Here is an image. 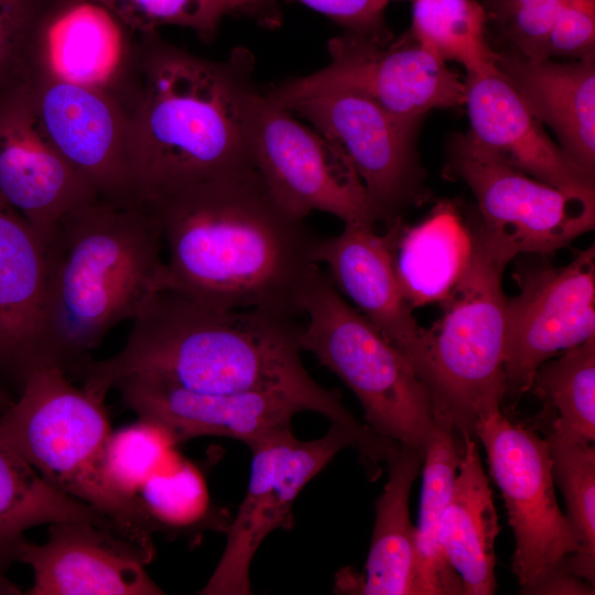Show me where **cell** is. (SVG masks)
<instances>
[{"label": "cell", "mask_w": 595, "mask_h": 595, "mask_svg": "<svg viewBox=\"0 0 595 595\" xmlns=\"http://www.w3.org/2000/svg\"><path fill=\"white\" fill-rule=\"evenodd\" d=\"M595 0H563L549 32L547 57L594 56Z\"/></svg>", "instance_id": "cell-37"}, {"label": "cell", "mask_w": 595, "mask_h": 595, "mask_svg": "<svg viewBox=\"0 0 595 595\" xmlns=\"http://www.w3.org/2000/svg\"><path fill=\"white\" fill-rule=\"evenodd\" d=\"M329 18L346 31L387 34L381 11L374 0H294Z\"/></svg>", "instance_id": "cell-38"}, {"label": "cell", "mask_w": 595, "mask_h": 595, "mask_svg": "<svg viewBox=\"0 0 595 595\" xmlns=\"http://www.w3.org/2000/svg\"><path fill=\"white\" fill-rule=\"evenodd\" d=\"M354 439L331 423L320 439L302 441L291 428L253 447L250 479L234 519L225 529L227 541L218 564L205 586V595L251 594V561L266 537L275 529H291L292 507L303 487Z\"/></svg>", "instance_id": "cell-13"}, {"label": "cell", "mask_w": 595, "mask_h": 595, "mask_svg": "<svg viewBox=\"0 0 595 595\" xmlns=\"http://www.w3.org/2000/svg\"><path fill=\"white\" fill-rule=\"evenodd\" d=\"M300 344L355 393L380 437L424 450L433 425L429 391L409 360L339 293L320 267L302 296Z\"/></svg>", "instance_id": "cell-7"}, {"label": "cell", "mask_w": 595, "mask_h": 595, "mask_svg": "<svg viewBox=\"0 0 595 595\" xmlns=\"http://www.w3.org/2000/svg\"><path fill=\"white\" fill-rule=\"evenodd\" d=\"M109 10L136 34L173 25L193 31L202 41L215 40L223 20L242 13L263 26L281 23L277 0H88Z\"/></svg>", "instance_id": "cell-31"}, {"label": "cell", "mask_w": 595, "mask_h": 595, "mask_svg": "<svg viewBox=\"0 0 595 595\" xmlns=\"http://www.w3.org/2000/svg\"><path fill=\"white\" fill-rule=\"evenodd\" d=\"M491 494L477 443L466 436L443 510L440 542L467 595H490L497 588L495 540L500 528Z\"/></svg>", "instance_id": "cell-23"}, {"label": "cell", "mask_w": 595, "mask_h": 595, "mask_svg": "<svg viewBox=\"0 0 595 595\" xmlns=\"http://www.w3.org/2000/svg\"><path fill=\"white\" fill-rule=\"evenodd\" d=\"M143 509L159 529H190L209 509L205 480L192 463L175 456L154 473L138 493Z\"/></svg>", "instance_id": "cell-34"}, {"label": "cell", "mask_w": 595, "mask_h": 595, "mask_svg": "<svg viewBox=\"0 0 595 595\" xmlns=\"http://www.w3.org/2000/svg\"><path fill=\"white\" fill-rule=\"evenodd\" d=\"M28 78L0 91V196L44 242L66 214L98 196L47 138Z\"/></svg>", "instance_id": "cell-16"}, {"label": "cell", "mask_w": 595, "mask_h": 595, "mask_svg": "<svg viewBox=\"0 0 595 595\" xmlns=\"http://www.w3.org/2000/svg\"><path fill=\"white\" fill-rule=\"evenodd\" d=\"M110 433L104 401L53 366L34 370L0 414V440L51 486L95 508L126 538L154 552L152 533L158 528L140 500L119 495L106 478Z\"/></svg>", "instance_id": "cell-5"}, {"label": "cell", "mask_w": 595, "mask_h": 595, "mask_svg": "<svg viewBox=\"0 0 595 595\" xmlns=\"http://www.w3.org/2000/svg\"><path fill=\"white\" fill-rule=\"evenodd\" d=\"M45 543L24 541L19 561L33 572L29 595H159L145 566L154 552L118 531L82 520L51 523Z\"/></svg>", "instance_id": "cell-17"}, {"label": "cell", "mask_w": 595, "mask_h": 595, "mask_svg": "<svg viewBox=\"0 0 595 595\" xmlns=\"http://www.w3.org/2000/svg\"><path fill=\"white\" fill-rule=\"evenodd\" d=\"M329 63L290 78L266 95L290 109L296 102L334 89L361 93L399 119L419 125L433 109L465 102L466 87L445 61L409 32L394 42L387 34L346 31L328 42Z\"/></svg>", "instance_id": "cell-9"}, {"label": "cell", "mask_w": 595, "mask_h": 595, "mask_svg": "<svg viewBox=\"0 0 595 595\" xmlns=\"http://www.w3.org/2000/svg\"><path fill=\"white\" fill-rule=\"evenodd\" d=\"M148 207L166 251L163 289L221 309L303 314L318 239L272 201L255 169Z\"/></svg>", "instance_id": "cell-3"}, {"label": "cell", "mask_w": 595, "mask_h": 595, "mask_svg": "<svg viewBox=\"0 0 595 595\" xmlns=\"http://www.w3.org/2000/svg\"><path fill=\"white\" fill-rule=\"evenodd\" d=\"M392 256L401 292L413 307L443 301L466 271L473 249L470 227L450 201L439 202L414 226L397 218Z\"/></svg>", "instance_id": "cell-24"}, {"label": "cell", "mask_w": 595, "mask_h": 595, "mask_svg": "<svg viewBox=\"0 0 595 595\" xmlns=\"http://www.w3.org/2000/svg\"><path fill=\"white\" fill-rule=\"evenodd\" d=\"M497 67L562 150L595 178L594 56L571 62L498 53Z\"/></svg>", "instance_id": "cell-22"}, {"label": "cell", "mask_w": 595, "mask_h": 595, "mask_svg": "<svg viewBox=\"0 0 595 595\" xmlns=\"http://www.w3.org/2000/svg\"><path fill=\"white\" fill-rule=\"evenodd\" d=\"M408 31L421 45L446 63H459L467 74L497 65L498 53L487 37V17L477 0H412Z\"/></svg>", "instance_id": "cell-30"}, {"label": "cell", "mask_w": 595, "mask_h": 595, "mask_svg": "<svg viewBox=\"0 0 595 595\" xmlns=\"http://www.w3.org/2000/svg\"><path fill=\"white\" fill-rule=\"evenodd\" d=\"M252 71L244 47L213 61L158 32L133 35L111 87L130 116L140 204L253 169L249 130L260 91Z\"/></svg>", "instance_id": "cell-2"}, {"label": "cell", "mask_w": 595, "mask_h": 595, "mask_svg": "<svg viewBox=\"0 0 595 595\" xmlns=\"http://www.w3.org/2000/svg\"><path fill=\"white\" fill-rule=\"evenodd\" d=\"M67 520L88 521L121 533L108 517L51 486L0 440V594L21 593L7 572L19 561L24 533L40 524Z\"/></svg>", "instance_id": "cell-27"}, {"label": "cell", "mask_w": 595, "mask_h": 595, "mask_svg": "<svg viewBox=\"0 0 595 595\" xmlns=\"http://www.w3.org/2000/svg\"><path fill=\"white\" fill-rule=\"evenodd\" d=\"M474 436L485 447L513 531L512 573L522 593L537 594L580 549L555 497L548 440L511 422L501 409L480 418Z\"/></svg>", "instance_id": "cell-10"}, {"label": "cell", "mask_w": 595, "mask_h": 595, "mask_svg": "<svg viewBox=\"0 0 595 595\" xmlns=\"http://www.w3.org/2000/svg\"><path fill=\"white\" fill-rule=\"evenodd\" d=\"M392 244L391 227L380 235L372 223H346L340 234L317 241L315 259L327 267L339 293L409 360L419 376L426 328L419 325L401 292Z\"/></svg>", "instance_id": "cell-19"}, {"label": "cell", "mask_w": 595, "mask_h": 595, "mask_svg": "<svg viewBox=\"0 0 595 595\" xmlns=\"http://www.w3.org/2000/svg\"><path fill=\"white\" fill-rule=\"evenodd\" d=\"M468 131L528 175L563 191L595 198V181L547 134L543 125L498 69L467 74Z\"/></svg>", "instance_id": "cell-20"}, {"label": "cell", "mask_w": 595, "mask_h": 595, "mask_svg": "<svg viewBox=\"0 0 595 595\" xmlns=\"http://www.w3.org/2000/svg\"><path fill=\"white\" fill-rule=\"evenodd\" d=\"M10 396L0 388V414L3 413L13 402Z\"/></svg>", "instance_id": "cell-39"}, {"label": "cell", "mask_w": 595, "mask_h": 595, "mask_svg": "<svg viewBox=\"0 0 595 595\" xmlns=\"http://www.w3.org/2000/svg\"><path fill=\"white\" fill-rule=\"evenodd\" d=\"M377 9L383 12L385 8L391 0H374Z\"/></svg>", "instance_id": "cell-40"}, {"label": "cell", "mask_w": 595, "mask_h": 595, "mask_svg": "<svg viewBox=\"0 0 595 595\" xmlns=\"http://www.w3.org/2000/svg\"><path fill=\"white\" fill-rule=\"evenodd\" d=\"M176 443L161 425L140 419L111 432L104 454V470L119 495L138 499L143 484L175 456Z\"/></svg>", "instance_id": "cell-33"}, {"label": "cell", "mask_w": 595, "mask_h": 595, "mask_svg": "<svg viewBox=\"0 0 595 595\" xmlns=\"http://www.w3.org/2000/svg\"><path fill=\"white\" fill-rule=\"evenodd\" d=\"M251 164L272 201L303 220L323 212L346 223L375 224L366 190L328 139L259 93L249 130Z\"/></svg>", "instance_id": "cell-11"}, {"label": "cell", "mask_w": 595, "mask_h": 595, "mask_svg": "<svg viewBox=\"0 0 595 595\" xmlns=\"http://www.w3.org/2000/svg\"><path fill=\"white\" fill-rule=\"evenodd\" d=\"M45 285L43 240L0 196V380L19 391L34 370L50 366Z\"/></svg>", "instance_id": "cell-21"}, {"label": "cell", "mask_w": 595, "mask_h": 595, "mask_svg": "<svg viewBox=\"0 0 595 595\" xmlns=\"http://www.w3.org/2000/svg\"><path fill=\"white\" fill-rule=\"evenodd\" d=\"M134 34L96 2L55 0L41 55L63 77L109 87Z\"/></svg>", "instance_id": "cell-26"}, {"label": "cell", "mask_w": 595, "mask_h": 595, "mask_svg": "<svg viewBox=\"0 0 595 595\" xmlns=\"http://www.w3.org/2000/svg\"><path fill=\"white\" fill-rule=\"evenodd\" d=\"M472 231V230H470ZM468 267L446 298L442 317L426 329L419 374L433 411L448 415L464 439L505 399L504 340L508 264L473 234Z\"/></svg>", "instance_id": "cell-6"}, {"label": "cell", "mask_w": 595, "mask_h": 595, "mask_svg": "<svg viewBox=\"0 0 595 595\" xmlns=\"http://www.w3.org/2000/svg\"><path fill=\"white\" fill-rule=\"evenodd\" d=\"M447 169L477 201L472 232L508 263L521 253L552 255L594 228L595 198L528 175L469 132L453 139Z\"/></svg>", "instance_id": "cell-8"}, {"label": "cell", "mask_w": 595, "mask_h": 595, "mask_svg": "<svg viewBox=\"0 0 595 595\" xmlns=\"http://www.w3.org/2000/svg\"><path fill=\"white\" fill-rule=\"evenodd\" d=\"M464 439L452 419L433 411V425L424 446L419 524L415 528L414 595H461L464 586L446 560L440 524L463 453Z\"/></svg>", "instance_id": "cell-28"}, {"label": "cell", "mask_w": 595, "mask_h": 595, "mask_svg": "<svg viewBox=\"0 0 595 595\" xmlns=\"http://www.w3.org/2000/svg\"><path fill=\"white\" fill-rule=\"evenodd\" d=\"M54 1L0 0V91L33 72Z\"/></svg>", "instance_id": "cell-35"}, {"label": "cell", "mask_w": 595, "mask_h": 595, "mask_svg": "<svg viewBox=\"0 0 595 595\" xmlns=\"http://www.w3.org/2000/svg\"><path fill=\"white\" fill-rule=\"evenodd\" d=\"M547 430L552 475L566 504V519L580 549L563 571L594 585L595 578V448L592 443Z\"/></svg>", "instance_id": "cell-32"}, {"label": "cell", "mask_w": 595, "mask_h": 595, "mask_svg": "<svg viewBox=\"0 0 595 595\" xmlns=\"http://www.w3.org/2000/svg\"><path fill=\"white\" fill-rule=\"evenodd\" d=\"M28 83L47 138L98 198L139 203L132 171L131 121L119 97L109 87L61 76L42 55Z\"/></svg>", "instance_id": "cell-12"}, {"label": "cell", "mask_w": 595, "mask_h": 595, "mask_svg": "<svg viewBox=\"0 0 595 595\" xmlns=\"http://www.w3.org/2000/svg\"><path fill=\"white\" fill-rule=\"evenodd\" d=\"M531 389L543 401L545 429L571 439L595 440V336L547 360Z\"/></svg>", "instance_id": "cell-29"}, {"label": "cell", "mask_w": 595, "mask_h": 595, "mask_svg": "<svg viewBox=\"0 0 595 595\" xmlns=\"http://www.w3.org/2000/svg\"><path fill=\"white\" fill-rule=\"evenodd\" d=\"M44 248L48 363L68 376L163 289L164 246L150 208L97 198L66 214Z\"/></svg>", "instance_id": "cell-4"}, {"label": "cell", "mask_w": 595, "mask_h": 595, "mask_svg": "<svg viewBox=\"0 0 595 595\" xmlns=\"http://www.w3.org/2000/svg\"><path fill=\"white\" fill-rule=\"evenodd\" d=\"M563 0H484L487 23L493 21L515 53L547 57V41Z\"/></svg>", "instance_id": "cell-36"}, {"label": "cell", "mask_w": 595, "mask_h": 595, "mask_svg": "<svg viewBox=\"0 0 595 595\" xmlns=\"http://www.w3.org/2000/svg\"><path fill=\"white\" fill-rule=\"evenodd\" d=\"M117 388L138 418L164 428L177 444L198 436H225L249 448L291 428L306 411L282 394L264 391L201 393L148 377H127Z\"/></svg>", "instance_id": "cell-18"}, {"label": "cell", "mask_w": 595, "mask_h": 595, "mask_svg": "<svg viewBox=\"0 0 595 595\" xmlns=\"http://www.w3.org/2000/svg\"><path fill=\"white\" fill-rule=\"evenodd\" d=\"M317 132L347 158L360 178L375 220L392 224L416 194L420 169L414 150L419 125L405 122L370 97L334 89L293 105Z\"/></svg>", "instance_id": "cell-15"}, {"label": "cell", "mask_w": 595, "mask_h": 595, "mask_svg": "<svg viewBox=\"0 0 595 595\" xmlns=\"http://www.w3.org/2000/svg\"><path fill=\"white\" fill-rule=\"evenodd\" d=\"M512 277L519 291L507 299L504 370L505 398L516 402L543 363L595 336V247L563 267L523 263Z\"/></svg>", "instance_id": "cell-14"}, {"label": "cell", "mask_w": 595, "mask_h": 595, "mask_svg": "<svg viewBox=\"0 0 595 595\" xmlns=\"http://www.w3.org/2000/svg\"><path fill=\"white\" fill-rule=\"evenodd\" d=\"M294 318L216 307L161 289L132 320L121 350L106 359L90 358L73 376L100 401L119 380L133 376L201 393L282 394L343 428L360 458L375 457L381 437L356 420L337 391L322 387L305 369L302 326Z\"/></svg>", "instance_id": "cell-1"}, {"label": "cell", "mask_w": 595, "mask_h": 595, "mask_svg": "<svg viewBox=\"0 0 595 595\" xmlns=\"http://www.w3.org/2000/svg\"><path fill=\"white\" fill-rule=\"evenodd\" d=\"M423 457L424 450L398 444L386 461L388 479L376 501L370 549L357 593L414 595L415 527L410 519L409 497Z\"/></svg>", "instance_id": "cell-25"}, {"label": "cell", "mask_w": 595, "mask_h": 595, "mask_svg": "<svg viewBox=\"0 0 595 595\" xmlns=\"http://www.w3.org/2000/svg\"><path fill=\"white\" fill-rule=\"evenodd\" d=\"M392 443H393V442H392ZM393 444H394V443H393ZM394 445H396V444H394ZM393 447H394V446H393ZM392 450H393V448H392ZM391 452H392V451H391ZM389 455H390V454H389ZM387 458H388V457H387ZM380 474H381V473H380ZM379 476H380V475H379ZM379 476H377V477H379ZM377 477H372V478L369 477V478H370V479H375V478H377Z\"/></svg>", "instance_id": "cell-41"}]
</instances>
